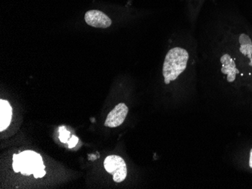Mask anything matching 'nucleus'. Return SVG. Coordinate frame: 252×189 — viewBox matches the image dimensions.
Wrapping results in <instances>:
<instances>
[{"instance_id":"2","label":"nucleus","mask_w":252,"mask_h":189,"mask_svg":"<svg viewBox=\"0 0 252 189\" xmlns=\"http://www.w3.org/2000/svg\"><path fill=\"white\" fill-rule=\"evenodd\" d=\"M14 171L24 176L33 175L35 179L42 178L45 174V166L42 156L33 151L28 150L13 155Z\"/></svg>"},{"instance_id":"5","label":"nucleus","mask_w":252,"mask_h":189,"mask_svg":"<svg viewBox=\"0 0 252 189\" xmlns=\"http://www.w3.org/2000/svg\"><path fill=\"white\" fill-rule=\"evenodd\" d=\"M128 108L126 104L121 103L116 106L107 115L104 125L107 128H117L126 120L128 115Z\"/></svg>"},{"instance_id":"9","label":"nucleus","mask_w":252,"mask_h":189,"mask_svg":"<svg viewBox=\"0 0 252 189\" xmlns=\"http://www.w3.org/2000/svg\"><path fill=\"white\" fill-rule=\"evenodd\" d=\"M78 141H79V139H78L76 136H72L71 139L68 141V145H69V148L71 149V148L74 147L76 144H77Z\"/></svg>"},{"instance_id":"3","label":"nucleus","mask_w":252,"mask_h":189,"mask_svg":"<svg viewBox=\"0 0 252 189\" xmlns=\"http://www.w3.org/2000/svg\"><path fill=\"white\" fill-rule=\"evenodd\" d=\"M220 73L226 77L228 83H233L237 76L242 75L241 70L239 68L236 59L229 52L220 54L219 57Z\"/></svg>"},{"instance_id":"4","label":"nucleus","mask_w":252,"mask_h":189,"mask_svg":"<svg viewBox=\"0 0 252 189\" xmlns=\"http://www.w3.org/2000/svg\"><path fill=\"white\" fill-rule=\"evenodd\" d=\"M104 168L107 173L113 175V181L122 183L127 176V166L126 162L118 155H110L104 162Z\"/></svg>"},{"instance_id":"6","label":"nucleus","mask_w":252,"mask_h":189,"mask_svg":"<svg viewBox=\"0 0 252 189\" xmlns=\"http://www.w3.org/2000/svg\"><path fill=\"white\" fill-rule=\"evenodd\" d=\"M85 21L89 26L102 29L110 27L112 25V20L104 12L98 10H91L86 12Z\"/></svg>"},{"instance_id":"1","label":"nucleus","mask_w":252,"mask_h":189,"mask_svg":"<svg viewBox=\"0 0 252 189\" xmlns=\"http://www.w3.org/2000/svg\"><path fill=\"white\" fill-rule=\"evenodd\" d=\"M189 48L175 46L168 51L162 65V76L165 84L178 80L193 66L194 59Z\"/></svg>"},{"instance_id":"7","label":"nucleus","mask_w":252,"mask_h":189,"mask_svg":"<svg viewBox=\"0 0 252 189\" xmlns=\"http://www.w3.org/2000/svg\"><path fill=\"white\" fill-rule=\"evenodd\" d=\"M12 118V108L8 101H0V131L6 130L11 124Z\"/></svg>"},{"instance_id":"10","label":"nucleus","mask_w":252,"mask_h":189,"mask_svg":"<svg viewBox=\"0 0 252 189\" xmlns=\"http://www.w3.org/2000/svg\"><path fill=\"white\" fill-rule=\"evenodd\" d=\"M249 166L252 169V149L250 152V159H249Z\"/></svg>"},{"instance_id":"8","label":"nucleus","mask_w":252,"mask_h":189,"mask_svg":"<svg viewBox=\"0 0 252 189\" xmlns=\"http://www.w3.org/2000/svg\"><path fill=\"white\" fill-rule=\"evenodd\" d=\"M59 132H60L59 139H60L61 142H64V143L65 142H68L67 139L69 136H70V132L66 131L64 127H61Z\"/></svg>"}]
</instances>
